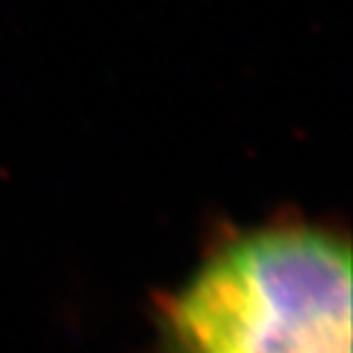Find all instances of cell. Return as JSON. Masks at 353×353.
<instances>
[{
    "label": "cell",
    "mask_w": 353,
    "mask_h": 353,
    "mask_svg": "<svg viewBox=\"0 0 353 353\" xmlns=\"http://www.w3.org/2000/svg\"><path fill=\"white\" fill-rule=\"evenodd\" d=\"M154 353H351V239L301 214L228 228L152 301Z\"/></svg>",
    "instance_id": "1"
}]
</instances>
